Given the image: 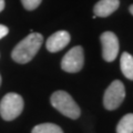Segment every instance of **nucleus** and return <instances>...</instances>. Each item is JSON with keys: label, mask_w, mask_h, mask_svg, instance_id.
Listing matches in <instances>:
<instances>
[{"label": "nucleus", "mask_w": 133, "mask_h": 133, "mask_svg": "<svg viewBox=\"0 0 133 133\" xmlns=\"http://www.w3.org/2000/svg\"><path fill=\"white\" fill-rule=\"evenodd\" d=\"M8 32H9L8 27L3 26V24H0V39L3 38V37H6L8 35Z\"/></svg>", "instance_id": "ddd939ff"}, {"label": "nucleus", "mask_w": 133, "mask_h": 133, "mask_svg": "<svg viewBox=\"0 0 133 133\" xmlns=\"http://www.w3.org/2000/svg\"><path fill=\"white\" fill-rule=\"evenodd\" d=\"M31 133H63L62 129L53 123H42L38 124L32 129Z\"/></svg>", "instance_id": "9b49d317"}, {"label": "nucleus", "mask_w": 133, "mask_h": 133, "mask_svg": "<svg viewBox=\"0 0 133 133\" xmlns=\"http://www.w3.org/2000/svg\"><path fill=\"white\" fill-rule=\"evenodd\" d=\"M43 42V37L38 32H32L28 35L23 40L16 45L11 52V58L15 62L20 64L28 63L31 61L37 52L39 51Z\"/></svg>", "instance_id": "f257e3e1"}, {"label": "nucleus", "mask_w": 133, "mask_h": 133, "mask_svg": "<svg viewBox=\"0 0 133 133\" xmlns=\"http://www.w3.org/2000/svg\"><path fill=\"white\" fill-rule=\"evenodd\" d=\"M116 133H133V113L125 114L116 127Z\"/></svg>", "instance_id": "9d476101"}, {"label": "nucleus", "mask_w": 133, "mask_h": 133, "mask_svg": "<svg viewBox=\"0 0 133 133\" xmlns=\"http://www.w3.org/2000/svg\"><path fill=\"white\" fill-rule=\"evenodd\" d=\"M101 44H102V57L107 62L114 61L119 53V40L113 32L105 31L103 32L101 37Z\"/></svg>", "instance_id": "423d86ee"}, {"label": "nucleus", "mask_w": 133, "mask_h": 133, "mask_svg": "<svg viewBox=\"0 0 133 133\" xmlns=\"http://www.w3.org/2000/svg\"><path fill=\"white\" fill-rule=\"evenodd\" d=\"M23 105V99L20 94L7 93L0 101V115L6 121H12L21 114Z\"/></svg>", "instance_id": "7ed1b4c3"}, {"label": "nucleus", "mask_w": 133, "mask_h": 133, "mask_svg": "<svg viewBox=\"0 0 133 133\" xmlns=\"http://www.w3.org/2000/svg\"><path fill=\"white\" fill-rule=\"evenodd\" d=\"M120 66L124 77L133 80V57L128 52H123L120 59Z\"/></svg>", "instance_id": "1a4fd4ad"}, {"label": "nucleus", "mask_w": 133, "mask_h": 133, "mask_svg": "<svg viewBox=\"0 0 133 133\" xmlns=\"http://www.w3.org/2000/svg\"><path fill=\"white\" fill-rule=\"evenodd\" d=\"M5 9V0H0V12Z\"/></svg>", "instance_id": "4468645a"}, {"label": "nucleus", "mask_w": 133, "mask_h": 133, "mask_svg": "<svg viewBox=\"0 0 133 133\" xmlns=\"http://www.w3.org/2000/svg\"><path fill=\"white\" fill-rule=\"evenodd\" d=\"M84 64V52L81 45H76L70 49L61 60V68L69 73L79 72Z\"/></svg>", "instance_id": "39448f33"}, {"label": "nucleus", "mask_w": 133, "mask_h": 133, "mask_svg": "<svg viewBox=\"0 0 133 133\" xmlns=\"http://www.w3.org/2000/svg\"><path fill=\"white\" fill-rule=\"evenodd\" d=\"M42 0H21L22 6L24 7V9H27L29 11L35 10L36 8H38L40 6V3Z\"/></svg>", "instance_id": "f8f14e48"}, {"label": "nucleus", "mask_w": 133, "mask_h": 133, "mask_svg": "<svg viewBox=\"0 0 133 133\" xmlns=\"http://www.w3.org/2000/svg\"><path fill=\"white\" fill-rule=\"evenodd\" d=\"M50 102L56 110H58L66 118L76 120L81 114V110L77 102L68 92L63 90H58L53 92L50 98Z\"/></svg>", "instance_id": "f03ea898"}, {"label": "nucleus", "mask_w": 133, "mask_h": 133, "mask_svg": "<svg viewBox=\"0 0 133 133\" xmlns=\"http://www.w3.org/2000/svg\"><path fill=\"white\" fill-rule=\"evenodd\" d=\"M70 39H71V37H70V33L68 31H57L48 38L47 42H45V47L50 52H58L69 44Z\"/></svg>", "instance_id": "0eeeda50"}, {"label": "nucleus", "mask_w": 133, "mask_h": 133, "mask_svg": "<svg viewBox=\"0 0 133 133\" xmlns=\"http://www.w3.org/2000/svg\"><path fill=\"white\" fill-rule=\"evenodd\" d=\"M125 98V88L120 80H114L108 87L103 95V105L107 110H115Z\"/></svg>", "instance_id": "20e7f679"}, {"label": "nucleus", "mask_w": 133, "mask_h": 133, "mask_svg": "<svg viewBox=\"0 0 133 133\" xmlns=\"http://www.w3.org/2000/svg\"><path fill=\"white\" fill-rule=\"evenodd\" d=\"M0 85H1V76H0Z\"/></svg>", "instance_id": "dca6fc26"}, {"label": "nucleus", "mask_w": 133, "mask_h": 133, "mask_svg": "<svg viewBox=\"0 0 133 133\" xmlns=\"http://www.w3.org/2000/svg\"><path fill=\"white\" fill-rule=\"evenodd\" d=\"M129 11H130V12H131V15L133 16V5H131L130 7H129Z\"/></svg>", "instance_id": "2eb2a0df"}, {"label": "nucleus", "mask_w": 133, "mask_h": 133, "mask_svg": "<svg viewBox=\"0 0 133 133\" xmlns=\"http://www.w3.org/2000/svg\"><path fill=\"white\" fill-rule=\"evenodd\" d=\"M120 6V0H100L93 7L95 17L105 18L112 15Z\"/></svg>", "instance_id": "6e6552de"}]
</instances>
